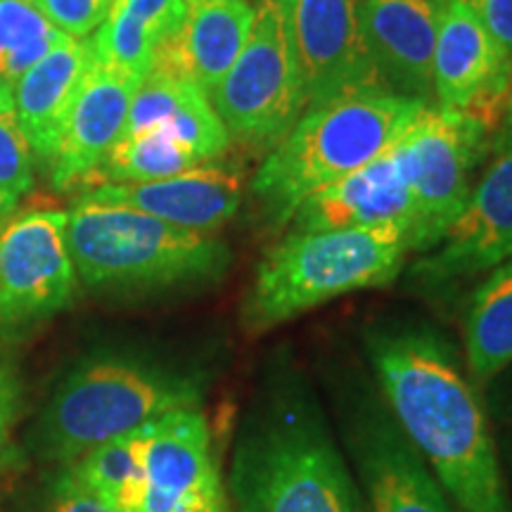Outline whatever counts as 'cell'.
I'll return each mask as SVG.
<instances>
[{"instance_id":"1f68e13d","label":"cell","mask_w":512,"mask_h":512,"mask_svg":"<svg viewBox=\"0 0 512 512\" xmlns=\"http://www.w3.org/2000/svg\"><path fill=\"white\" fill-rule=\"evenodd\" d=\"M505 112H508V119H505V131H503L501 143H512V91H510L508 107H505Z\"/></svg>"},{"instance_id":"3957f363","label":"cell","mask_w":512,"mask_h":512,"mask_svg":"<svg viewBox=\"0 0 512 512\" xmlns=\"http://www.w3.org/2000/svg\"><path fill=\"white\" fill-rule=\"evenodd\" d=\"M425 107L389 91H368L306 112L254 176L252 192L266 221L273 228L290 223L306 197L387 152Z\"/></svg>"},{"instance_id":"603a6c76","label":"cell","mask_w":512,"mask_h":512,"mask_svg":"<svg viewBox=\"0 0 512 512\" xmlns=\"http://www.w3.org/2000/svg\"><path fill=\"white\" fill-rule=\"evenodd\" d=\"M145 427L105 441L69 465L102 503L117 512H140L143 508L147 489Z\"/></svg>"},{"instance_id":"d4e9b609","label":"cell","mask_w":512,"mask_h":512,"mask_svg":"<svg viewBox=\"0 0 512 512\" xmlns=\"http://www.w3.org/2000/svg\"><path fill=\"white\" fill-rule=\"evenodd\" d=\"M67 38L34 0H0V98H12L17 81Z\"/></svg>"},{"instance_id":"2e32d148","label":"cell","mask_w":512,"mask_h":512,"mask_svg":"<svg viewBox=\"0 0 512 512\" xmlns=\"http://www.w3.org/2000/svg\"><path fill=\"white\" fill-rule=\"evenodd\" d=\"M140 81L95 60L83 76L64 119L60 143L48 164L55 190L86 188L126 128L128 107Z\"/></svg>"},{"instance_id":"7a4b0ae2","label":"cell","mask_w":512,"mask_h":512,"mask_svg":"<svg viewBox=\"0 0 512 512\" xmlns=\"http://www.w3.org/2000/svg\"><path fill=\"white\" fill-rule=\"evenodd\" d=\"M233 512H366L309 384L275 363L235 437Z\"/></svg>"},{"instance_id":"e0dca14e","label":"cell","mask_w":512,"mask_h":512,"mask_svg":"<svg viewBox=\"0 0 512 512\" xmlns=\"http://www.w3.org/2000/svg\"><path fill=\"white\" fill-rule=\"evenodd\" d=\"M441 0H358L363 38L389 93L420 100L434 93Z\"/></svg>"},{"instance_id":"52a82bcc","label":"cell","mask_w":512,"mask_h":512,"mask_svg":"<svg viewBox=\"0 0 512 512\" xmlns=\"http://www.w3.org/2000/svg\"><path fill=\"white\" fill-rule=\"evenodd\" d=\"M228 136L273 147L306 110L304 83L292 41L290 0H261L238 60L209 93Z\"/></svg>"},{"instance_id":"cb8c5ba5","label":"cell","mask_w":512,"mask_h":512,"mask_svg":"<svg viewBox=\"0 0 512 512\" xmlns=\"http://www.w3.org/2000/svg\"><path fill=\"white\" fill-rule=\"evenodd\" d=\"M202 164V159L181 140L169 136L162 128H147L133 136H121L83 190L102 183L159 181Z\"/></svg>"},{"instance_id":"8fae6325","label":"cell","mask_w":512,"mask_h":512,"mask_svg":"<svg viewBox=\"0 0 512 512\" xmlns=\"http://www.w3.org/2000/svg\"><path fill=\"white\" fill-rule=\"evenodd\" d=\"M347 441L366 512H458L375 396L361 399L351 411Z\"/></svg>"},{"instance_id":"4dcf8cb0","label":"cell","mask_w":512,"mask_h":512,"mask_svg":"<svg viewBox=\"0 0 512 512\" xmlns=\"http://www.w3.org/2000/svg\"><path fill=\"white\" fill-rule=\"evenodd\" d=\"M17 204H19L17 200H12V197L0 192V226H5V221H10L12 216H15Z\"/></svg>"},{"instance_id":"7402d4cb","label":"cell","mask_w":512,"mask_h":512,"mask_svg":"<svg viewBox=\"0 0 512 512\" xmlns=\"http://www.w3.org/2000/svg\"><path fill=\"white\" fill-rule=\"evenodd\" d=\"M512 363V259L496 266L472 294L465 313V366L486 384Z\"/></svg>"},{"instance_id":"9c48e42d","label":"cell","mask_w":512,"mask_h":512,"mask_svg":"<svg viewBox=\"0 0 512 512\" xmlns=\"http://www.w3.org/2000/svg\"><path fill=\"white\" fill-rule=\"evenodd\" d=\"M74 292L64 211H24L0 226V328L55 316Z\"/></svg>"},{"instance_id":"83f0119b","label":"cell","mask_w":512,"mask_h":512,"mask_svg":"<svg viewBox=\"0 0 512 512\" xmlns=\"http://www.w3.org/2000/svg\"><path fill=\"white\" fill-rule=\"evenodd\" d=\"M19 408H22V382L15 368L0 356V470L15 458L12 432H15Z\"/></svg>"},{"instance_id":"d6986e66","label":"cell","mask_w":512,"mask_h":512,"mask_svg":"<svg viewBox=\"0 0 512 512\" xmlns=\"http://www.w3.org/2000/svg\"><path fill=\"white\" fill-rule=\"evenodd\" d=\"M252 24L247 0H185L183 24L159 46L152 72L211 93L240 57Z\"/></svg>"},{"instance_id":"8992f818","label":"cell","mask_w":512,"mask_h":512,"mask_svg":"<svg viewBox=\"0 0 512 512\" xmlns=\"http://www.w3.org/2000/svg\"><path fill=\"white\" fill-rule=\"evenodd\" d=\"M197 373L140 356L88 358L64 377L41 420L43 456L72 465L105 441L143 430L181 408L200 406Z\"/></svg>"},{"instance_id":"30bf717a","label":"cell","mask_w":512,"mask_h":512,"mask_svg":"<svg viewBox=\"0 0 512 512\" xmlns=\"http://www.w3.org/2000/svg\"><path fill=\"white\" fill-rule=\"evenodd\" d=\"M512 259V143H501L439 245L411 268L422 287L444 290Z\"/></svg>"},{"instance_id":"9a60e30c","label":"cell","mask_w":512,"mask_h":512,"mask_svg":"<svg viewBox=\"0 0 512 512\" xmlns=\"http://www.w3.org/2000/svg\"><path fill=\"white\" fill-rule=\"evenodd\" d=\"M242 195H245L242 171L216 159L159 181L95 185L83 190L74 202L128 207L171 226L195 230V233H214L238 214Z\"/></svg>"},{"instance_id":"484cf974","label":"cell","mask_w":512,"mask_h":512,"mask_svg":"<svg viewBox=\"0 0 512 512\" xmlns=\"http://www.w3.org/2000/svg\"><path fill=\"white\" fill-rule=\"evenodd\" d=\"M34 188V152L19 126L15 102L0 98V192L22 200Z\"/></svg>"},{"instance_id":"f1b7e54d","label":"cell","mask_w":512,"mask_h":512,"mask_svg":"<svg viewBox=\"0 0 512 512\" xmlns=\"http://www.w3.org/2000/svg\"><path fill=\"white\" fill-rule=\"evenodd\" d=\"M46 512H117L105 505L86 484L76 477L69 465H62V472L50 486Z\"/></svg>"},{"instance_id":"ffe728a7","label":"cell","mask_w":512,"mask_h":512,"mask_svg":"<svg viewBox=\"0 0 512 512\" xmlns=\"http://www.w3.org/2000/svg\"><path fill=\"white\" fill-rule=\"evenodd\" d=\"M91 62V38H67L43 60H38L12 91L19 126L29 140L34 157L41 159L46 169Z\"/></svg>"},{"instance_id":"6da1fadb","label":"cell","mask_w":512,"mask_h":512,"mask_svg":"<svg viewBox=\"0 0 512 512\" xmlns=\"http://www.w3.org/2000/svg\"><path fill=\"white\" fill-rule=\"evenodd\" d=\"M382 403L458 512H512L475 382L430 325L384 323L366 332Z\"/></svg>"},{"instance_id":"277c9868","label":"cell","mask_w":512,"mask_h":512,"mask_svg":"<svg viewBox=\"0 0 512 512\" xmlns=\"http://www.w3.org/2000/svg\"><path fill=\"white\" fill-rule=\"evenodd\" d=\"M411 254L399 226L292 230L268 249L242 306L249 335H264L342 294L389 285Z\"/></svg>"},{"instance_id":"4316f807","label":"cell","mask_w":512,"mask_h":512,"mask_svg":"<svg viewBox=\"0 0 512 512\" xmlns=\"http://www.w3.org/2000/svg\"><path fill=\"white\" fill-rule=\"evenodd\" d=\"M64 36L88 38L105 22L112 0H34Z\"/></svg>"},{"instance_id":"7c38bea8","label":"cell","mask_w":512,"mask_h":512,"mask_svg":"<svg viewBox=\"0 0 512 512\" xmlns=\"http://www.w3.org/2000/svg\"><path fill=\"white\" fill-rule=\"evenodd\" d=\"M306 110L344 95L387 91L370 60L358 0H290Z\"/></svg>"},{"instance_id":"f546056e","label":"cell","mask_w":512,"mask_h":512,"mask_svg":"<svg viewBox=\"0 0 512 512\" xmlns=\"http://www.w3.org/2000/svg\"><path fill=\"white\" fill-rule=\"evenodd\" d=\"M498 55L512 64V0H470Z\"/></svg>"},{"instance_id":"44dd1931","label":"cell","mask_w":512,"mask_h":512,"mask_svg":"<svg viewBox=\"0 0 512 512\" xmlns=\"http://www.w3.org/2000/svg\"><path fill=\"white\" fill-rule=\"evenodd\" d=\"M185 17V0H112L91 38L95 60L143 83L155 55Z\"/></svg>"},{"instance_id":"4fadbf2b","label":"cell","mask_w":512,"mask_h":512,"mask_svg":"<svg viewBox=\"0 0 512 512\" xmlns=\"http://www.w3.org/2000/svg\"><path fill=\"white\" fill-rule=\"evenodd\" d=\"M147 489L140 512H233L200 406L150 422Z\"/></svg>"},{"instance_id":"ac0fdd59","label":"cell","mask_w":512,"mask_h":512,"mask_svg":"<svg viewBox=\"0 0 512 512\" xmlns=\"http://www.w3.org/2000/svg\"><path fill=\"white\" fill-rule=\"evenodd\" d=\"M290 226L299 233L399 226L408 230L413 242L415 204L394 145L373 162L306 197L292 214Z\"/></svg>"},{"instance_id":"5bb4252c","label":"cell","mask_w":512,"mask_h":512,"mask_svg":"<svg viewBox=\"0 0 512 512\" xmlns=\"http://www.w3.org/2000/svg\"><path fill=\"white\" fill-rule=\"evenodd\" d=\"M510 91L512 64L498 55L470 0H441L434 48L439 107L470 114L494 131Z\"/></svg>"},{"instance_id":"ba28073f","label":"cell","mask_w":512,"mask_h":512,"mask_svg":"<svg viewBox=\"0 0 512 512\" xmlns=\"http://www.w3.org/2000/svg\"><path fill=\"white\" fill-rule=\"evenodd\" d=\"M489 128L470 114L430 107L394 143L415 204L413 252H430L465 207Z\"/></svg>"},{"instance_id":"5b68a950","label":"cell","mask_w":512,"mask_h":512,"mask_svg":"<svg viewBox=\"0 0 512 512\" xmlns=\"http://www.w3.org/2000/svg\"><path fill=\"white\" fill-rule=\"evenodd\" d=\"M67 245L79 278L98 292H162L221 280L233 264L214 233H195L143 211L74 202Z\"/></svg>"}]
</instances>
